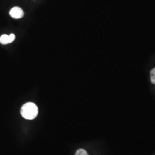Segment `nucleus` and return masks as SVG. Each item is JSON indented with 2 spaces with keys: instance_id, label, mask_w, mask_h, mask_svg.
I'll use <instances>...</instances> for the list:
<instances>
[{
  "instance_id": "nucleus-2",
  "label": "nucleus",
  "mask_w": 155,
  "mask_h": 155,
  "mask_svg": "<svg viewBox=\"0 0 155 155\" xmlns=\"http://www.w3.org/2000/svg\"><path fill=\"white\" fill-rule=\"evenodd\" d=\"M9 14L12 17L15 19H19L24 16V13L22 9L20 7H14L9 12Z\"/></svg>"
},
{
  "instance_id": "nucleus-5",
  "label": "nucleus",
  "mask_w": 155,
  "mask_h": 155,
  "mask_svg": "<svg viewBox=\"0 0 155 155\" xmlns=\"http://www.w3.org/2000/svg\"><path fill=\"white\" fill-rule=\"evenodd\" d=\"M75 155H89V154L85 150H83V149H79L76 152Z\"/></svg>"
},
{
  "instance_id": "nucleus-3",
  "label": "nucleus",
  "mask_w": 155,
  "mask_h": 155,
  "mask_svg": "<svg viewBox=\"0 0 155 155\" xmlns=\"http://www.w3.org/2000/svg\"><path fill=\"white\" fill-rule=\"evenodd\" d=\"M15 38H16V36L13 33L10 34L9 35L4 34L0 37V43L3 45L11 43L15 40Z\"/></svg>"
},
{
  "instance_id": "nucleus-1",
  "label": "nucleus",
  "mask_w": 155,
  "mask_h": 155,
  "mask_svg": "<svg viewBox=\"0 0 155 155\" xmlns=\"http://www.w3.org/2000/svg\"><path fill=\"white\" fill-rule=\"evenodd\" d=\"M38 114V107L32 102H28L22 106L21 109V114L24 118L33 120Z\"/></svg>"
},
{
  "instance_id": "nucleus-4",
  "label": "nucleus",
  "mask_w": 155,
  "mask_h": 155,
  "mask_svg": "<svg viewBox=\"0 0 155 155\" xmlns=\"http://www.w3.org/2000/svg\"><path fill=\"white\" fill-rule=\"evenodd\" d=\"M150 75V79H151L152 83L155 84V68L151 70Z\"/></svg>"
}]
</instances>
